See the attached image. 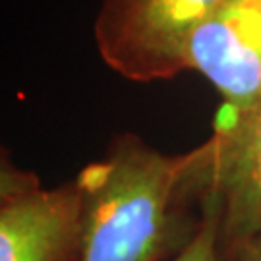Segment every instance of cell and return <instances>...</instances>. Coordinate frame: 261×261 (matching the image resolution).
Here are the masks:
<instances>
[{
	"label": "cell",
	"mask_w": 261,
	"mask_h": 261,
	"mask_svg": "<svg viewBox=\"0 0 261 261\" xmlns=\"http://www.w3.org/2000/svg\"><path fill=\"white\" fill-rule=\"evenodd\" d=\"M203 149L165 155L122 136L77 174L82 196L80 261H165L178 201L196 190Z\"/></svg>",
	"instance_id": "6da1fadb"
},
{
	"label": "cell",
	"mask_w": 261,
	"mask_h": 261,
	"mask_svg": "<svg viewBox=\"0 0 261 261\" xmlns=\"http://www.w3.org/2000/svg\"><path fill=\"white\" fill-rule=\"evenodd\" d=\"M228 0H105L95 39L103 60L132 82L188 70L190 43Z\"/></svg>",
	"instance_id": "7a4b0ae2"
},
{
	"label": "cell",
	"mask_w": 261,
	"mask_h": 261,
	"mask_svg": "<svg viewBox=\"0 0 261 261\" xmlns=\"http://www.w3.org/2000/svg\"><path fill=\"white\" fill-rule=\"evenodd\" d=\"M201 147L196 192L219 209L221 261H248L261 238V103L244 111L223 105Z\"/></svg>",
	"instance_id": "3957f363"
},
{
	"label": "cell",
	"mask_w": 261,
	"mask_h": 261,
	"mask_svg": "<svg viewBox=\"0 0 261 261\" xmlns=\"http://www.w3.org/2000/svg\"><path fill=\"white\" fill-rule=\"evenodd\" d=\"M82 196L77 182L43 188L35 174L2 167L0 261H80Z\"/></svg>",
	"instance_id": "277c9868"
},
{
	"label": "cell",
	"mask_w": 261,
	"mask_h": 261,
	"mask_svg": "<svg viewBox=\"0 0 261 261\" xmlns=\"http://www.w3.org/2000/svg\"><path fill=\"white\" fill-rule=\"evenodd\" d=\"M188 70L205 75L228 109L261 103V0H228L205 21L190 43Z\"/></svg>",
	"instance_id": "5b68a950"
},
{
	"label": "cell",
	"mask_w": 261,
	"mask_h": 261,
	"mask_svg": "<svg viewBox=\"0 0 261 261\" xmlns=\"http://www.w3.org/2000/svg\"><path fill=\"white\" fill-rule=\"evenodd\" d=\"M203 217L194 236L168 261H221L219 255V209L211 197H199Z\"/></svg>",
	"instance_id": "8992f818"
},
{
	"label": "cell",
	"mask_w": 261,
	"mask_h": 261,
	"mask_svg": "<svg viewBox=\"0 0 261 261\" xmlns=\"http://www.w3.org/2000/svg\"><path fill=\"white\" fill-rule=\"evenodd\" d=\"M248 261H261V238L257 240V244L253 246V250H252V253H250Z\"/></svg>",
	"instance_id": "52a82bcc"
}]
</instances>
